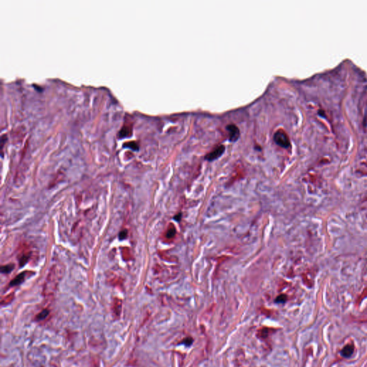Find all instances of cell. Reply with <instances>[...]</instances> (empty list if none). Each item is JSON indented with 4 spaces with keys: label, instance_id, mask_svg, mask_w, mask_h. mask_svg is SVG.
Returning a JSON list of instances; mask_svg holds the SVG:
<instances>
[{
    "label": "cell",
    "instance_id": "cell-10",
    "mask_svg": "<svg viewBox=\"0 0 367 367\" xmlns=\"http://www.w3.org/2000/svg\"><path fill=\"white\" fill-rule=\"evenodd\" d=\"M175 235H176V230L174 228V227H172V228L169 229V230L167 231V237L169 238V239H170V238L174 237Z\"/></svg>",
    "mask_w": 367,
    "mask_h": 367
},
{
    "label": "cell",
    "instance_id": "cell-9",
    "mask_svg": "<svg viewBox=\"0 0 367 367\" xmlns=\"http://www.w3.org/2000/svg\"><path fill=\"white\" fill-rule=\"evenodd\" d=\"M49 313L50 312L48 309H44V310H42L39 314H37L36 318H37V320H38V321H42V320L45 319V318H46L48 315H49Z\"/></svg>",
    "mask_w": 367,
    "mask_h": 367
},
{
    "label": "cell",
    "instance_id": "cell-12",
    "mask_svg": "<svg viewBox=\"0 0 367 367\" xmlns=\"http://www.w3.org/2000/svg\"><path fill=\"white\" fill-rule=\"evenodd\" d=\"M127 235H128V231L126 230H123L120 232V234H119V239L120 240H125V238L127 237Z\"/></svg>",
    "mask_w": 367,
    "mask_h": 367
},
{
    "label": "cell",
    "instance_id": "cell-4",
    "mask_svg": "<svg viewBox=\"0 0 367 367\" xmlns=\"http://www.w3.org/2000/svg\"><path fill=\"white\" fill-rule=\"evenodd\" d=\"M226 129L229 132V137H230V141L235 142L239 139L240 137V129L234 123H230L226 126Z\"/></svg>",
    "mask_w": 367,
    "mask_h": 367
},
{
    "label": "cell",
    "instance_id": "cell-2",
    "mask_svg": "<svg viewBox=\"0 0 367 367\" xmlns=\"http://www.w3.org/2000/svg\"><path fill=\"white\" fill-rule=\"evenodd\" d=\"M273 139L277 145L283 148H288L291 144L289 137L283 131H276L274 134Z\"/></svg>",
    "mask_w": 367,
    "mask_h": 367
},
{
    "label": "cell",
    "instance_id": "cell-13",
    "mask_svg": "<svg viewBox=\"0 0 367 367\" xmlns=\"http://www.w3.org/2000/svg\"><path fill=\"white\" fill-rule=\"evenodd\" d=\"M181 218V213H179L177 215H176L175 217H174V219L176 221H177V222H179V221H180Z\"/></svg>",
    "mask_w": 367,
    "mask_h": 367
},
{
    "label": "cell",
    "instance_id": "cell-7",
    "mask_svg": "<svg viewBox=\"0 0 367 367\" xmlns=\"http://www.w3.org/2000/svg\"><path fill=\"white\" fill-rule=\"evenodd\" d=\"M29 257H30V253L28 252V253H25L23 254L21 256V258H20V265L21 267L24 266L25 264L28 262L29 260Z\"/></svg>",
    "mask_w": 367,
    "mask_h": 367
},
{
    "label": "cell",
    "instance_id": "cell-6",
    "mask_svg": "<svg viewBox=\"0 0 367 367\" xmlns=\"http://www.w3.org/2000/svg\"><path fill=\"white\" fill-rule=\"evenodd\" d=\"M354 348L353 345H351V344L346 345V346L342 349V351H341V355H342L343 357H345V358H349V357H350L352 355L353 353H354Z\"/></svg>",
    "mask_w": 367,
    "mask_h": 367
},
{
    "label": "cell",
    "instance_id": "cell-8",
    "mask_svg": "<svg viewBox=\"0 0 367 367\" xmlns=\"http://www.w3.org/2000/svg\"><path fill=\"white\" fill-rule=\"evenodd\" d=\"M15 268L14 264H8L6 265H3L1 267V273H9L12 270H13Z\"/></svg>",
    "mask_w": 367,
    "mask_h": 367
},
{
    "label": "cell",
    "instance_id": "cell-1",
    "mask_svg": "<svg viewBox=\"0 0 367 367\" xmlns=\"http://www.w3.org/2000/svg\"><path fill=\"white\" fill-rule=\"evenodd\" d=\"M61 270L60 269L57 265L53 266L50 270L49 274L47 277L46 282H45L44 291L46 293H51L57 287L58 284L59 280L61 277Z\"/></svg>",
    "mask_w": 367,
    "mask_h": 367
},
{
    "label": "cell",
    "instance_id": "cell-11",
    "mask_svg": "<svg viewBox=\"0 0 367 367\" xmlns=\"http://www.w3.org/2000/svg\"><path fill=\"white\" fill-rule=\"evenodd\" d=\"M287 300V297L285 295H280L277 298L275 299V302L276 303H285V301Z\"/></svg>",
    "mask_w": 367,
    "mask_h": 367
},
{
    "label": "cell",
    "instance_id": "cell-3",
    "mask_svg": "<svg viewBox=\"0 0 367 367\" xmlns=\"http://www.w3.org/2000/svg\"><path fill=\"white\" fill-rule=\"evenodd\" d=\"M225 151V146L224 145L218 146L217 148H214L212 151L207 153L205 156V159L209 161H212L214 160L217 159L218 158L220 157Z\"/></svg>",
    "mask_w": 367,
    "mask_h": 367
},
{
    "label": "cell",
    "instance_id": "cell-5",
    "mask_svg": "<svg viewBox=\"0 0 367 367\" xmlns=\"http://www.w3.org/2000/svg\"><path fill=\"white\" fill-rule=\"evenodd\" d=\"M27 275V272H22V273L19 274L18 275L16 276L12 281L9 283V285L12 287L16 286V285H20L23 281L25 280V277Z\"/></svg>",
    "mask_w": 367,
    "mask_h": 367
}]
</instances>
